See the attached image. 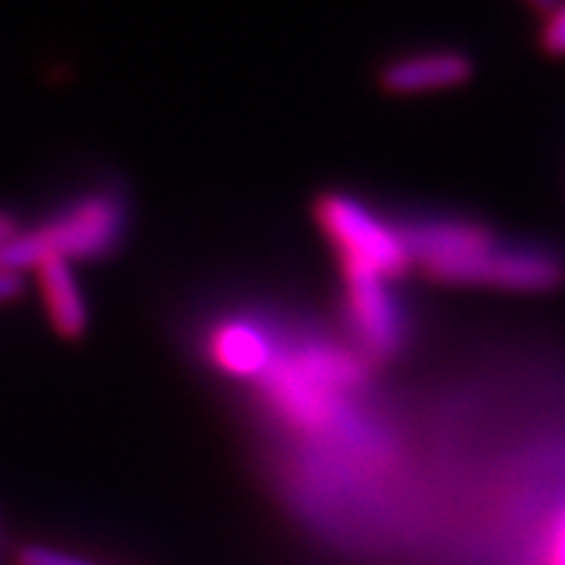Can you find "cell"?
<instances>
[{
    "label": "cell",
    "instance_id": "6da1fadb",
    "mask_svg": "<svg viewBox=\"0 0 565 565\" xmlns=\"http://www.w3.org/2000/svg\"><path fill=\"white\" fill-rule=\"evenodd\" d=\"M125 205L116 194H89L32 231H15L0 248V268L23 275L46 260H96L125 237Z\"/></svg>",
    "mask_w": 565,
    "mask_h": 565
},
{
    "label": "cell",
    "instance_id": "7a4b0ae2",
    "mask_svg": "<svg viewBox=\"0 0 565 565\" xmlns=\"http://www.w3.org/2000/svg\"><path fill=\"white\" fill-rule=\"evenodd\" d=\"M318 223L341 257L343 277L393 280L413 263L404 234L372 214L364 202L329 194L318 202Z\"/></svg>",
    "mask_w": 565,
    "mask_h": 565
},
{
    "label": "cell",
    "instance_id": "3957f363",
    "mask_svg": "<svg viewBox=\"0 0 565 565\" xmlns=\"http://www.w3.org/2000/svg\"><path fill=\"white\" fill-rule=\"evenodd\" d=\"M427 275L447 282L543 295V291H554L557 286H563L565 260L551 248L505 246L491 234L482 246L427 266Z\"/></svg>",
    "mask_w": 565,
    "mask_h": 565
},
{
    "label": "cell",
    "instance_id": "277c9868",
    "mask_svg": "<svg viewBox=\"0 0 565 565\" xmlns=\"http://www.w3.org/2000/svg\"><path fill=\"white\" fill-rule=\"evenodd\" d=\"M347 318L358 343L375 358H393L402 347L404 320L390 280L358 277L347 280Z\"/></svg>",
    "mask_w": 565,
    "mask_h": 565
},
{
    "label": "cell",
    "instance_id": "5b68a950",
    "mask_svg": "<svg viewBox=\"0 0 565 565\" xmlns=\"http://www.w3.org/2000/svg\"><path fill=\"white\" fill-rule=\"evenodd\" d=\"M38 286L50 323L64 338H78L89 323L87 298H84L82 282L75 280V271L64 260H46L35 268Z\"/></svg>",
    "mask_w": 565,
    "mask_h": 565
},
{
    "label": "cell",
    "instance_id": "8992f818",
    "mask_svg": "<svg viewBox=\"0 0 565 565\" xmlns=\"http://www.w3.org/2000/svg\"><path fill=\"white\" fill-rule=\"evenodd\" d=\"M470 75V61L459 53H422L393 61L381 82L393 93H427L461 84Z\"/></svg>",
    "mask_w": 565,
    "mask_h": 565
},
{
    "label": "cell",
    "instance_id": "52a82bcc",
    "mask_svg": "<svg viewBox=\"0 0 565 565\" xmlns=\"http://www.w3.org/2000/svg\"><path fill=\"white\" fill-rule=\"evenodd\" d=\"M214 358L225 372L248 379V375H257L268 366L271 343L252 323H231V327H223L216 332Z\"/></svg>",
    "mask_w": 565,
    "mask_h": 565
},
{
    "label": "cell",
    "instance_id": "ba28073f",
    "mask_svg": "<svg viewBox=\"0 0 565 565\" xmlns=\"http://www.w3.org/2000/svg\"><path fill=\"white\" fill-rule=\"evenodd\" d=\"M18 565H96L89 559L70 554V551L50 548V545H23L18 554Z\"/></svg>",
    "mask_w": 565,
    "mask_h": 565
},
{
    "label": "cell",
    "instance_id": "9c48e42d",
    "mask_svg": "<svg viewBox=\"0 0 565 565\" xmlns=\"http://www.w3.org/2000/svg\"><path fill=\"white\" fill-rule=\"evenodd\" d=\"M540 44L548 55H565V3L545 7V21L540 30Z\"/></svg>",
    "mask_w": 565,
    "mask_h": 565
},
{
    "label": "cell",
    "instance_id": "30bf717a",
    "mask_svg": "<svg viewBox=\"0 0 565 565\" xmlns=\"http://www.w3.org/2000/svg\"><path fill=\"white\" fill-rule=\"evenodd\" d=\"M548 565H565V511L557 516L548 536Z\"/></svg>",
    "mask_w": 565,
    "mask_h": 565
},
{
    "label": "cell",
    "instance_id": "8fae6325",
    "mask_svg": "<svg viewBox=\"0 0 565 565\" xmlns=\"http://www.w3.org/2000/svg\"><path fill=\"white\" fill-rule=\"evenodd\" d=\"M21 291H23V275L9 271V268H0V303H9V300L21 298Z\"/></svg>",
    "mask_w": 565,
    "mask_h": 565
},
{
    "label": "cell",
    "instance_id": "7c38bea8",
    "mask_svg": "<svg viewBox=\"0 0 565 565\" xmlns=\"http://www.w3.org/2000/svg\"><path fill=\"white\" fill-rule=\"evenodd\" d=\"M15 231H18V228H15V223H12V216L0 214V248L7 246L9 237H12Z\"/></svg>",
    "mask_w": 565,
    "mask_h": 565
}]
</instances>
